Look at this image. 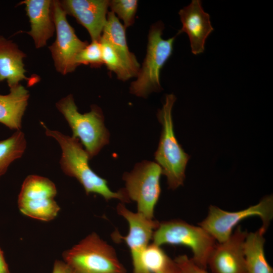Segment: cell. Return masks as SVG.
Listing matches in <instances>:
<instances>
[{
	"label": "cell",
	"instance_id": "obj_1",
	"mask_svg": "<svg viewBox=\"0 0 273 273\" xmlns=\"http://www.w3.org/2000/svg\"><path fill=\"white\" fill-rule=\"evenodd\" d=\"M41 124L47 135L56 139L61 147L62 156L60 163L63 171L66 175L76 178L87 195L97 194L106 201L118 199L121 203L130 202L124 188L117 192L111 191L107 180L91 169L88 164L90 160L88 155L78 139L51 130L43 122Z\"/></svg>",
	"mask_w": 273,
	"mask_h": 273
},
{
	"label": "cell",
	"instance_id": "obj_2",
	"mask_svg": "<svg viewBox=\"0 0 273 273\" xmlns=\"http://www.w3.org/2000/svg\"><path fill=\"white\" fill-rule=\"evenodd\" d=\"M175 96L171 94L165 97L164 103L157 114L162 125V131L155 159L161 168L162 174L167 178L168 188L175 190L183 186L185 170L190 158L178 143L173 130L172 109Z\"/></svg>",
	"mask_w": 273,
	"mask_h": 273
},
{
	"label": "cell",
	"instance_id": "obj_3",
	"mask_svg": "<svg viewBox=\"0 0 273 273\" xmlns=\"http://www.w3.org/2000/svg\"><path fill=\"white\" fill-rule=\"evenodd\" d=\"M75 273H126L114 248L93 232L63 253Z\"/></svg>",
	"mask_w": 273,
	"mask_h": 273
},
{
	"label": "cell",
	"instance_id": "obj_4",
	"mask_svg": "<svg viewBox=\"0 0 273 273\" xmlns=\"http://www.w3.org/2000/svg\"><path fill=\"white\" fill-rule=\"evenodd\" d=\"M56 106L69 125L72 137L80 140L84 146L89 159L109 144L110 133L104 124L103 111L99 106L92 105L89 112L81 114L72 95L60 100Z\"/></svg>",
	"mask_w": 273,
	"mask_h": 273
},
{
	"label": "cell",
	"instance_id": "obj_5",
	"mask_svg": "<svg viewBox=\"0 0 273 273\" xmlns=\"http://www.w3.org/2000/svg\"><path fill=\"white\" fill-rule=\"evenodd\" d=\"M164 25L162 22L154 24L149 31L147 53L136 75L131 83L129 92L137 97L147 98L153 92L162 89L160 82V72L170 57L175 36L162 38Z\"/></svg>",
	"mask_w": 273,
	"mask_h": 273
},
{
	"label": "cell",
	"instance_id": "obj_6",
	"mask_svg": "<svg viewBox=\"0 0 273 273\" xmlns=\"http://www.w3.org/2000/svg\"><path fill=\"white\" fill-rule=\"evenodd\" d=\"M152 240L160 246L169 244L189 248L193 253L192 260L206 269L209 258L217 244L212 236L200 226L179 219L159 222Z\"/></svg>",
	"mask_w": 273,
	"mask_h": 273
},
{
	"label": "cell",
	"instance_id": "obj_7",
	"mask_svg": "<svg viewBox=\"0 0 273 273\" xmlns=\"http://www.w3.org/2000/svg\"><path fill=\"white\" fill-rule=\"evenodd\" d=\"M161 168L157 163L144 160L122 176L129 200L136 202L138 212L150 219H154L155 207L161 194Z\"/></svg>",
	"mask_w": 273,
	"mask_h": 273
},
{
	"label": "cell",
	"instance_id": "obj_8",
	"mask_svg": "<svg viewBox=\"0 0 273 273\" xmlns=\"http://www.w3.org/2000/svg\"><path fill=\"white\" fill-rule=\"evenodd\" d=\"M208 210L207 216L198 225L218 243H222L230 237L234 228L240 221L252 216L260 218V228L266 233L273 218V197L266 196L257 204L237 211H225L214 205H210Z\"/></svg>",
	"mask_w": 273,
	"mask_h": 273
},
{
	"label": "cell",
	"instance_id": "obj_9",
	"mask_svg": "<svg viewBox=\"0 0 273 273\" xmlns=\"http://www.w3.org/2000/svg\"><path fill=\"white\" fill-rule=\"evenodd\" d=\"M55 185L49 178L30 175L24 180L18 198L20 212L32 218L44 221L54 219L60 210L54 198Z\"/></svg>",
	"mask_w": 273,
	"mask_h": 273
},
{
	"label": "cell",
	"instance_id": "obj_10",
	"mask_svg": "<svg viewBox=\"0 0 273 273\" xmlns=\"http://www.w3.org/2000/svg\"><path fill=\"white\" fill-rule=\"evenodd\" d=\"M53 15L56 38L49 49L56 70L66 75L74 71L78 67L76 64V57L88 42L82 41L77 37L67 19V15L60 1H53Z\"/></svg>",
	"mask_w": 273,
	"mask_h": 273
},
{
	"label": "cell",
	"instance_id": "obj_11",
	"mask_svg": "<svg viewBox=\"0 0 273 273\" xmlns=\"http://www.w3.org/2000/svg\"><path fill=\"white\" fill-rule=\"evenodd\" d=\"M116 211L127 221L129 231L125 236L116 232L113 234V239L118 241L121 240L126 244L130 252L133 273H141L142 254L152 240L159 222L148 218L138 212L130 211L123 203L117 205Z\"/></svg>",
	"mask_w": 273,
	"mask_h": 273
},
{
	"label": "cell",
	"instance_id": "obj_12",
	"mask_svg": "<svg viewBox=\"0 0 273 273\" xmlns=\"http://www.w3.org/2000/svg\"><path fill=\"white\" fill-rule=\"evenodd\" d=\"M247 233L238 225L226 241L216 244L208 261L212 273H247L244 253Z\"/></svg>",
	"mask_w": 273,
	"mask_h": 273
},
{
	"label": "cell",
	"instance_id": "obj_13",
	"mask_svg": "<svg viewBox=\"0 0 273 273\" xmlns=\"http://www.w3.org/2000/svg\"><path fill=\"white\" fill-rule=\"evenodd\" d=\"M61 6L88 31L92 41H100L107 21L109 1L63 0Z\"/></svg>",
	"mask_w": 273,
	"mask_h": 273
},
{
	"label": "cell",
	"instance_id": "obj_14",
	"mask_svg": "<svg viewBox=\"0 0 273 273\" xmlns=\"http://www.w3.org/2000/svg\"><path fill=\"white\" fill-rule=\"evenodd\" d=\"M178 14L182 27L177 35L186 33L189 38L192 53L195 55L204 52L207 37L214 30L209 15L205 12L200 0H193L181 9Z\"/></svg>",
	"mask_w": 273,
	"mask_h": 273
},
{
	"label": "cell",
	"instance_id": "obj_15",
	"mask_svg": "<svg viewBox=\"0 0 273 273\" xmlns=\"http://www.w3.org/2000/svg\"><path fill=\"white\" fill-rule=\"evenodd\" d=\"M24 5L29 18L30 29L25 32L33 40L37 49L44 47L55 31L53 1L25 0L18 4Z\"/></svg>",
	"mask_w": 273,
	"mask_h": 273
},
{
	"label": "cell",
	"instance_id": "obj_16",
	"mask_svg": "<svg viewBox=\"0 0 273 273\" xmlns=\"http://www.w3.org/2000/svg\"><path fill=\"white\" fill-rule=\"evenodd\" d=\"M26 57L16 43L0 35V82L6 80L10 88L24 80L29 81L31 85L34 83L25 75L23 60Z\"/></svg>",
	"mask_w": 273,
	"mask_h": 273
},
{
	"label": "cell",
	"instance_id": "obj_17",
	"mask_svg": "<svg viewBox=\"0 0 273 273\" xmlns=\"http://www.w3.org/2000/svg\"><path fill=\"white\" fill-rule=\"evenodd\" d=\"M126 28L112 12H108L107 21L101 37L111 44L133 77H136L140 68L134 54L129 50L127 44Z\"/></svg>",
	"mask_w": 273,
	"mask_h": 273
},
{
	"label": "cell",
	"instance_id": "obj_18",
	"mask_svg": "<svg viewBox=\"0 0 273 273\" xmlns=\"http://www.w3.org/2000/svg\"><path fill=\"white\" fill-rule=\"evenodd\" d=\"M29 96V91L20 84L10 88L8 94L0 95V123L11 129L20 130Z\"/></svg>",
	"mask_w": 273,
	"mask_h": 273
},
{
	"label": "cell",
	"instance_id": "obj_19",
	"mask_svg": "<svg viewBox=\"0 0 273 273\" xmlns=\"http://www.w3.org/2000/svg\"><path fill=\"white\" fill-rule=\"evenodd\" d=\"M265 233L260 228L248 233L244 243V253L247 273H273L264 253Z\"/></svg>",
	"mask_w": 273,
	"mask_h": 273
},
{
	"label": "cell",
	"instance_id": "obj_20",
	"mask_svg": "<svg viewBox=\"0 0 273 273\" xmlns=\"http://www.w3.org/2000/svg\"><path fill=\"white\" fill-rule=\"evenodd\" d=\"M26 145L25 135L20 130L0 141V177L6 172L12 162L22 157Z\"/></svg>",
	"mask_w": 273,
	"mask_h": 273
},
{
	"label": "cell",
	"instance_id": "obj_21",
	"mask_svg": "<svg viewBox=\"0 0 273 273\" xmlns=\"http://www.w3.org/2000/svg\"><path fill=\"white\" fill-rule=\"evenodd\" d=\"M171 258L153 243L149 244L141 257V273H156L167 264Z\"/></svg>",
	"mask_w": 273,
	"mask_h": 273
},
{
	"label": "cell",
	"instance_id": "obj_22",
	"mask_svg": "<svg viewBox=\"0 0 273 273\" xmlns=\"http://www.w3.org/2000/svg\"><path fill=\"white\" fill-rule=\"evenodd\" d=\"M100 42L101 44L102 56L103 64L108 69L115 73L117 78L126 81L132 77L121 59L107 40L102 37Z\"/></svg>",
	"mask_w": 273,
	"mask_h": 273
},
{
	"label": "cell",
	"instance_id": "obj_23",
	"mask_svg": "<svg viewBox=\"0 0 273 273\" xmlns=\"http://www.w3.org/2000/svg\"><path fill=\"white\" fill-rule=\"evenodd\" d=\"M138 6V1L136 0H112L109 4L111 11L123 21L125 28L134 23Z\"/></svg>",
	"mask_w": 273,
	"mask_h": 273
},
{
	"label": "cell",
	"instance_id": "obj_24",
	"mask_svg": "<svg viewBox=\"0 0 273 273\" xmlns=\"http://www.w3.org/2000/svg\"><path fill=\"white\" fill-rule=\"evenodd\" d=\"M76 64L89 65L91 67L98 68L103 65L101 44L100 41H92L77 56Z\"/></svg>",
	"mask_w": 273,
	"mask_h": 273
},
{
	"label": "cell",
	"instance_id": "obj_25",
	"mask_svg": "<svg viewBox=\"0 0 273 273\" xmlns=\"http://www.w3.org/2000/svg\"><path fill=\"white\" fill-rule=\"evenodd\" d=\"M181 273H209L197 265L187 255H180L173 259Z\"/></svg>",
	"mask_w": 273,
	"mask_h": 273
},
{
	"label": "cell",
	"instance_id": "obj_26",
	"mask_svg": "<svg viewBox=\"0 0 273 273\" xmlns=\"http://www.w3.org/2000/svg\"><path fill=\"white\" fill-rule=\"evenodd\" d=\"M52 273H75L65 261L56 260L54 264Z\"/></svg>",
	"mask_w": 273,
	"mask_h": 273
},
{
	"label": "cell",
	"instance_id": "obj_27",
	"mask_svg": "<svg viewBox=\"0 0 273 273\" xmlns=\"http://www.w3.org/2000/svg\"><path fill=\"white\" fill-rule=\"evenodd\" d=\"M156 273H181L173 260L171 259L161 270Z\"/></svg>",
	"mask_w": 273,
	"mask_h": 273
},
{
	"label": "cell",
	"instance_id": "obj_28",
	"mask_svg": "<svg viewBox=\"0 0 273 273\" xmlns=\"http://www.w3.org/2000/svg\"><path fill=\"white\" fill-rule=\"evenodd\" d=\"M0 273H10L8 265L5 260L4 252L0 248Z\"/></svg>",
	"mask_w": 273,
	"mask_h": 273
}]
</instances>
